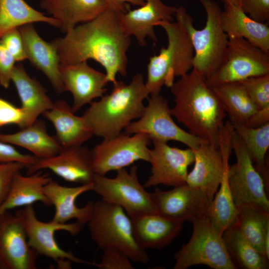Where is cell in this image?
Segmentation results:
<instances>
[{
	"instance_id": "obj_3",
	"label": "cell",
	"mask_w": 269,
	"mask_h": 269,
	"mask_svg": "<svg viewBox=\"0 0 269 269\" xmlns=\"http://www.w3.org/2000/svg\"><path fill=\"white\" fill-rule=\"evenodd\" d=\"M149 95L143 75L136 73L129 84L117 81L111 92L91 102L82 117L93 135L111 138L141 117Z\"/></svg>"
},
{
	"instance_id": "obj_34",
	"label": "cell",
	"mask_w": 269,
	"mask_h": 269,
	"mask_svg": "<svg viewBox=\"0 0 269 269\" xmlns=\"http://www.w3.org/2000/svg\"><path fill=\"white\" fill-rule=\"evenodd\" d=\"M236 223L246 239L264 256V240L269 235V212L257 206L243 205L238 208Z\"/></svg>"
},
{
	"instance_id": "obj_13",
	"label": "cell",
	"mask_w": 269,
	"mask_h": 269,
	"mask_svg": "<svg viewBox=\"0 0 269 269\" xmlns=\"http://www.w3.org/2000/svg\"><path fill=\"white\" fill-rule=\"evenodd\" d=\"M269 74V53L243 38L229 37L227 53L217 70L206 79L210 86L240 82Z\"/></svg>"
},
{
	"instance_id": "obj_36",
	"label": "cell",
	"mask_w": 269,
	"mask_h": 269,
	"mask_svg": "<svg viewBox=\"0 0 269 269\" xmlns=\"http://www.w3.org/2000/svg\"><path fill=\"white\" fill-rule=\"evenodd\" d=\"M240 83L258 109L269 106V74L252 77Z\"/></svg>"
},
{
	"instance_id": "obj_27",
	"label": "cell",
	"mask_w": 269,
	"mask_h": 269,
	"mask_svg": "<svg viewBox=\"0 0 269 269\" xmlns=\"http://www.w3.org/2000/svg\"><path fill=\"white\" fill-rule=\"evenodd\" d=\"M25 114V127L32 124L41 115L49 110L53 103L45 88L31 78L21 64L15 65L11 76Z\"/></svg>"
},
{
	"instance_id": "obj_9",
	"label": "cell",
	"mask_w": 269,
	"mask_h": 269,
	"mask_svg": "<svg viewBox=\"0 0 269 269\" xmlns=\"http://www.w3.org/2000/svg\"><path fill=\"white\" fill-rule=\"evenodd\" d=\"M92 182V191L101 200L121 207L130 218L157 213L150 193L139 181L135 165L129 171L126 168L117 170L114 178L95 174Z\"/></svg>"
},
{
	"instance_id": "obj_35",
	"label": "cell",
	"mask_w": 269,
	"mask_h": 269,
	"mask_svg": "<svg viewBox=\"0 0 269 269\" xmlns=\"http://www.w3.org/2000/svg\"><path fill=\"white\" fill-rule=\"evenodd\" d=\"M229 165L225 169L220 186L211 202L207 213L213 229L222 236L226 229L235 223L238 213L228 185Z\"/></svg>"
},
{
	"instance_id": "obj_18",
	"label": "cell",
	"mask_w": 269,
	"mask_h": 269,
	"mask_svg": "<svg viewBox=\"0 0 269 269\" xmlns=\"http://www.w3.org/2000/svg\"><path fill=\"white\" fill-rule=\"evenodd\" d=\"M27 169L28 174L48 169L66 181L80 184L92 183L95 175L91 150L83 145L63 147L53 156L38 159Z\"/></svg>"
},
{
	"instance_id": "obj_42",
	"label": "cell",
	"mask_w": 269,
	"mask_h": 269,
	"mask_svg": "<svg viewBox=\"0 0 269 269\" xmlns=\"http://www.w3.org/2000/svg\"><path fill=\"white\" fill-rule=\"evenodd\" d=\"M37 159L34 155L21 153L13 145L0 140V162H19L25 164L27 168Z\"/></svg>"
},
{
	"instance_id": "obj_39",
	"label": "cell",
	"mask_w": 269,
	"mask_h": 269,
	"mask_svg": "<svg viewBox=\"0 0 269 269\" xmlns=\"http://www.w3.org/2000/svg\"><path fill=\"white\" fill-rule=\"evenodd\" d=\"M27 166L19 162H0V205L5 199L15 176Z\"/></svg>"
},
{
	"instance_id": "obj_7",
	"label": "cell",
	"mask_w": 269,
	"mask_h": 269,
	"mask_svg": "<svg viewBox=\"0 0 269 269\" xmlns=\"http://www.w3.org/2000/svg\"><path fill=\"white\" fill-rule=\"evenodd\" d=\"M193 232L189 241L174 255V269L204 265L213 269H236L222 235L213 229L207 215L190 221Z\"/></svg>"
},
{
	"instance_id": "obj_31",
	"label": "cell",
	"mask_w": 269,
	"mask_h": 269,
	"mask_svg": "<svg viewBox=\"0 0 269 269\" xmlns=\"http://www.w3.org/2000/svg\"><path fill=\"white\" fill-rule=\"evenodd\" d=\"M39 22L60 27L57 20L33 8L24 0H0V38L9 30Z\"/></svg>"
},
{
	"instance_id": "obj_5",
	"label": "cell",
	"mask_w": 269,
	"mask_h": 269,
	"mask_svg": "<svg viewBox=\"0 0 269 269\" xmlns=\"http://www.w3.org/2000/svg\"><path fill=\"white\" fill-rule=\"evenodd\" d=\"M92 240L101 250L116 249L136 263L146 264L149 257L136 241L132 220L120 206L100 199L94 202L87 222Z\"/></svg>"
},
{
	"instance_id": "obj_14",
	"label": "cell",
	"mask_w": 269,
	"mask_h": 269,
	"mask_svg": "<svg viewBox=\"0 0 269 269\" xmlns=\"http://www.w3.org/2000/svg\"><path fill=\"white\" fill-rule=\"evenodd\" d=\"M23 218L28 242L38 255L54 261L61 269H70L71 263L93 265L76 257L71 252L63 250L58 244L55 234L64 231L72 236L77 235L83 226L77 221L72 223L60 224L53 221L43 222L36 216L33 205L21 209Z\"/></svg>"
},
{
	"instance_id": "obj_2",
	"label": "cell",
	"mask_w": 269,
	"mask_h": 269,
	"mask_svg": "<svg viewBox=\"0 0 269 269\" xmlns=\"http://www.w3.org/2000/svg\"><path fill=\"white\" fill-rule=\"evenodd\" d=\"M170 88L174 102L170 108L172 117L192 134L218 147L219 132L227 114L206 79L192 69Z\"/></svg>"
},
{
	"instance_id": "obj_37",
	"label": "cell",
	"mask_w": 269,
	"mask_h": 269,
	"mask_svg": "<svg viewBox=\"0 0 269 269\" xmlns=\"http://www.w3.org/2000/svg\"><path fill=\"white\" fill-rule=\"evenodd\" d=\"M130 259L122 251L116 249L103 250L99 263L93 266L99 269H134Z\"/></svg>"
},
{
	"instance_id": "obj_16",
	"label": "cell",
	"mask_w": 269,
	"mask_h": 269,
	"mask_svg": "<svg viewBox=\"0 0 269 269\" xmlns=\"http://www.w3.org/2000/svg\"><path fill=\"white\" fill-rule=\"evenodd\" d=\"M149 149L150 175L144 184L145 188L159 185L175 187L186 183L188 167L194 161L193 151L169 145L166 142L153 140Z\"/></svg>"
},
{
	"instance_id": "obj_46",
	"label": "cell",
	"mask_w": 269,
	"mask_h": 269,
	"mask_svg": "<svg viewBox=\"0 0 269 269\" xmlns=\"http://www.w3.org/2000/svg\"><path fill=\"white\" fill-rule=\"evenodd\" d=\"M224 3L233 4L239 7H241L243 0H221Z\"/></svg>"
},
{
	"instance_id": "obj_43",
	"label": "cell",
	"mask_w": 269,
	"mask_h": 269,
	"mask_svg": "<svg viewBox=\"0 0 269 269\" xmlns=\"http://www.w3.org/2000/svg\"><path fill=\"white\" fill-rule=\"evenodd\" d=\"M15 61L12 55L0 42V85L5 89L11 82Z\"/></svg>"
},
{
	"instance_id": "obj_8",
	"label": "cell",
	"mask_w": 269,
	"mask_h": 269,
	"mask_svg": "<svg viewBox=\"0 0 269 269\" xmlns=\"http://www.w3.org/2000/svg\"><path fill=\"white\" fill-rule=\"evenodd\" d=\"M233 125L227 121L222 126L218 137V147L205 142L193 150L194 165L188 173L186 184L201 190L211 200L217 192L226 167L229 165Z\"/></svg>"
},
{
	"instance_id": "obj_45",
	"label": "cell",
	"mask_w": 269,
	"mask_h": 269,
	"mask_svg": "<svg viewBox=\"0 0 269 269\" xmlns=\"http://www.w3.org/2000/svg\"><path fill=\"white\" fill-rule=\"evenodd\" d=\"M108 9L115 12L125 13L130 8L128 3L133 5L141 6L145 3V0H104Z\"/></svg>"
},
{
	"instance_id": "obj_23",
	"label": "cell",
	"mask_w": 269,
	"mask_h": 269,
	"mask_svg": "<svg viewBox=\"0 0 269 269\" xmlns=\"http://www.w3.org/2000/svg\"><path fill=\"white\" fill-rule=\"evenodd\" d=\"M18 28L23 40L26 59L43 73L56 92H64L59 71L60 61L54 45L44 40L32 23Z\"/></svg>"
},
{
	"instance_id": "obj_24",
	"label": "cell",
	"mask_w": 269,
	"mask_h": 269,
	"mask_svg": "<svg viewBox=\"0 0 269 269\" xmlns=\"http://www.w3.org/2000/svg\"><path fill=\"white\" fill-rule=\"evenodd\" d=\"M42 115L52 124L55 137L62 147L83 145L93 135L82 116L76 115L64 100L54 102L51 108Z\"/></svg>"
},
{
	"instance_id": "obj_28",
	"label": "cell",
	"mask_w": 269,
	"mask_h": 269,
	"mask_svg": "<svg viewBox=\"0 0 269 269\" xmlns=\"http://www.w3.org/2000/svg\"><path fill=\"white\" fill-rule=\"evenodd\" d=\"M51 179L48 174H43L41 171L27 175L18 172L13 179L5 199L0 205V215L14 208L33 205L36 202L51 206L43 192L44 187Z\"/></svg>"
},
{
	"instance_id": "obj_6",
	"label": "cell",
	"mask_w": 269,
	"mask_h": 269,
	"mask_svg": "<svg viewBox=\"0 0 269 269\" xmlns=\"http://www.w3.org/2000/svg\"><path fill=\"white\" fill-rule=\"evenodd\" d=\"M166 32L168 43L158 55L149 58L145 82L150 95L160 93L163 86L170 88L176 77L192 69L194 49L189 35L178 22L161 21L158 23Z\"/></svg>"
},
{
	"instance_id": "obj_22",
	"label": "cell",
	"mask_w": 269,
	"mask_h": 269,
	"mask_svg": "<svg viewBox=\"0 0 269 269\" xmlns=\"http://www.w3.org/2000/svg\"><path fill=\"white\" fill-rule=\"evenodd\" d=\"M131 219L134 238L145 250L168 246L179 235L184 223L158 213L140 214Z\"/></svg>"
},
{
	"instance_id": "obj_26",
	"label": "cell",
	"mask_w": 269,
	"mask_h": 269,
	"mask_svg": "<svg viewBox=\"0 0 269 269\" xmlns=\"http://www.w3.org/2000/svg\"><path fill=\"white\" fill-rule=\"evenodd\" d=\"M40 6L60 22L65 33L108 9L104 0H42Z\"/></svg>"
},
{
	"instance_id": "obj_25",
	"label": "cell",
	"mask_w": 269,
	"mask_h": 269,
	"mask_svg": "<svg viewBox=\"0 0 269 269\" xmlns=\"http://www.w3.org/2000/svg\"><path fill=\"white\" fill-rule=\"evenodd\" d=\"M221 22L228 37L243 38L269 53L268 22H258L251 18L240 7L228 3H224Z\"/></svg>"
},
{
	"instance_id": "obj_1",
	"label": "cell",
	"mask_w": 269,
	"mask_h": 269,
	"mask_svg": "<svg viewBox=\"0 0 269 269\" xmlns=\"http://www.w3.org/2000/svg\"><path fill=\"white\" fill-rule=\"evenodd\" d=\"M131 36L123 28L118 13L107 9L51 42L61 64L93 59L104 68L108 82L114 84L118 74H127V53L131 44Z\"/></svg>"
},
{
	"instance_id": "obj_38",
	"label": "cell",
	"mask_w": 269,
	"mask_h": 269,
	"mask_svg": "<svg viewBox=\"0 0 269 269\" xmlns=\"http://www.w3.org/2000/svg\"><path fill=\"white\" fill-rule=\"evenodd\" d=\"M26 117L22 108L0 98V129L14 125L20 129L25 126Z\"/></svg>"
},
{
	"instance_id": "obj_33",
	"label": "cell",
	"mask_w": 269,
	"mask_h": 269,
	"mask_svg": "<svg viewBox=\"0 0 269 269\" xmlns=\"http://www.w3.org/2000/svg\"><path fill=\"white\" fill-rule=\"evenodd\" d=\"M232 124L267 186L269 174L266 157L269 148V123L257 128H249L242 124Z\"/></svg>"
},
{
	"instance_id": "obj_11",
	"label": "cell",
	"mask_w": 269,
	"mask_h": 269,
	"mask_svg": "<svg viewBox=\"0 0 269 269\" xmlns=\"http://www.w3.org/2000/svg\"><path fill=\"white\" fill-rule=\"evenodd\" d=\"M232 147L236 162L229 165L228 181L237 208L243 205H253L269 212V201L265 181L255 168L241 137L235 131L232 138Z\"/></svg>"
},
{
	"instance_id": "obj_20",
	"label": "cell",
	"mask_w": 269,
	"mask_h": 269,
	"mask_svg": "<svg viewBox=\"0 0 269 269\" xmlns=\"http://www.w3.org/2000/svg\"><path fill=\"white\" fill-rule=\"evenodd\" d=\"M138 8H129L125 13H118L119 20L125 30L134 36L138 44L144 46L145 38L149 37L154 42L157 39L154 27L161 21H173L176 8L164 4L161 0H145Z\"/></svg>"
},
{
	"instance_id": "obj_17",
	"label": "cell",
	"mask_w": 269,
	"mask_h": 269,
	"mask_svg": "<svg viewBox=\"0 0 269 269\" xmlns=\"http://www.w3.org/2000/svg\"><path fill=\"white\" fill-rule=\"evenodd\" d=\"M150 195L158 213L184 222L207 215L212 201L186 183L167 191L156 188Z\"/></svg>"
},
{
	"instance_id": "obj_12",
	"label": "cell",
	"mask_w": 269,
	"mask_h": 269,
	"mask_svg": "<svg viewBox=\"0 0 269 269\" xmlns=\"http://www.w3.org/2000/svg\"><path fill=\"white\" fill-rule=\"evenodd\" d=\"M150 141L146 134L125 132L103 139L91 150L95 174L105 175L110 171L126 168L138 160L148 162Z\"/></svg>"
},
{
	"instance_id": "obj_41",
	"label": "cell",
	"mask_w": 269,
	"mask_h": 269,
	"mask_svg": "<svg viewBox=\"0 0 269 269\" xmlns=\"http://www.w3.org/2000/svg\"><path fill=\"white\" fill-rule=\"evenodd\" d=\"M241 8L257 21L269 22V0H243Z\"/></svg>"
},
{
	"instance_id": "obj_4",
	"label": "cell",
	"mask_w": 269,
	"mask_h": 269,
	"mask_svg": "<svg viewBox=\"0 0 269 269\" xmlns=\"http://www.w3.org/2000/svg\"><path fill=\"white\" fill-rule=\"evenodd\" d=\"M206 12L204 27L197 29L193 19L183 6L177 7L174 16L176 22L185 30L194 49L192 69L209 78L219 68L225 57L229 37L221 22L222 10L214 0H200Z\"/></svg>"
},
{
	"instance_id": "obj_40",
	"label": "cell",
	"mask_w": 269,
	"mask_h": 269,
	"mask_svg": "<svg viewBox=\"0 0 269 269\" xmlns=\"http://www.w3.org/2000/svg\"><path fill=\"white\" fill-rule=\"evenodd\" d=\"M0 42L16 61H21L26 59L23 40L18 28L4 33L0 38Z\"/></svg>"
},
{
	"instance_id": "obj_30",
	"label": "cell",
	"mask_w": 269,
	"mask_h": 269,
	"mask_svg": "<svg viewBox=\"0 0 269 269\" xmlns=\"http://www.w3.org/2000/svg\"><path fill=\"white\" fill-rule=\"evenodd\" d=\"M222 237L237 269L269 268V261L246 239L236 222L225 231Z\"/></svg>"
},
{
	"instance_id": "obj_32",
	"label": "cell",
	"mask_w": 269,
	"mask_h": 269,
	"mask_svg": "<svg viewBox=\"0 0 269 269\" xmlns=\"http://www.w3.org/2000/svg\"><path fill=\"white\" fill-rule=\"evenodd\" d=\"M211 87L231 123L244 124L258 110L240 82L219 84Z\"/></svg>"
},
{
	"instance_id": "obj_15",
	"label": "cell",
	"mask_w": 269,
	"mask_h": 269,
	"mask_svg": "<svg viewBox=\"0 0 269 269\" xmlns=\"http://www.w3.org/2000/svg\"><path fill=\"white\" fill-rule=\"evenodd\" d=\"M38 254L29 246L21 210L0 215V269H35Z\"/></svg>"
},
{
	"instance_id": "obj_10",
	"label": "cell",
	"mask_w": 269,
	"mask_h": 269,
	"mask_svg": "<svg viewBox=\"0 0 269 269\" xmlns=\"http://www.w3.org/2000/svg\"><path fill=\"white\" fill-rule=\"evenodd\" d=\"M147 105L141 117L132 122L124 130L126 133H143L151 141H178L192 150L207 142L180 128L173 121L168 101L160 93L150 95Z\"/></svg>"
},
{
	"instance_id": "obj_21",
	"label": "cell",
	"mask_w": 269,
	"mask_h": 269,
	"mask_svg": "<svg viewBox=\"0 0 269 269\" xmlns=\"http://www.w3.org/2000/svg\"><path fill=\"white\" fill-rule=\"evenodd\" d=\"M93 190V182L77 186L60 185L51 179L44 187L43 192L51 206L55 208L52 221L66 224L72 219L83 226L89 220L93 208V202L82 207L76 205L77 198L82 194Z\"/></svg>"
},
{
	"instance_id": "obj_44",
	"label": "cell",
	"mask_w": 269,
	"mask_h": 269,
	"mask_svg": "<svg viewBox=\"0 0 269 269\" xmlns=\"http://www.w3.org/2000/svg\"><path fill=\"white\" fill-rule=\"evenodd\" d=\"M269 123V106L259 109L244 124L246 126L257 128Z\"/></svg>"
},
{
	"instance_id": "obj_19",
	"label": "cell",
	"mask_w": 269,
	"mask_h": 269,
	"mask_svg": "<svg viewBox=\"0 0 269 269\" xmlns=\"http://www.w3.org/2000/svg\"><path fill=\"white\" fill-rule=\"evenodd\" d=\"M59 71L64 91L72 95L71 107L75 113L94 99L101 98L107 91L105 86L108 81L106 74L90 67L87 61L60 63Z\"/></svg>"
},
{
	"instance_id": "obj_29",
	"label": "cell",
	"mask_w": 269,
	"mask_h": 269,
	"mask_svg": "<svg viewBox=\"0 0 269 269\" xmlns=\"http://www.w3.org/2000/svg\"><path fill=\"white\" fill-rule=\"evenodd\" d=\"M0 140L26 149L38 159L53 156L63 148L55 136L48 133L44 122L38 119L17 132L0 134Z\"/></svg>"
}]
</instances>
